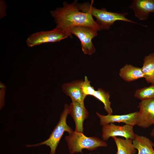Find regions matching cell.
I'll return each instance as SVG.
<instances>
[{
	"mask_svg": "<svg viewBox=\"0 0 154 154\" xmlns=\"http://www.w3.org/2000/svg\"><path fill=\"white\" fill-rule=\"evenodd\" d=\"M78 3L77 0L70 3L65 1L62 7L56 8L50 12L56 26L68 33L71 38H72V35L68 30L72 27L84 26L92 28L97 32L101 30L90 14L79 10Z\"/></svg>",
	"mask_w": 154,
	"mask_h": 154,
	"instance_id": "1",
	"label": "cell"
},
{
	"mask_svg": "<svg viewBox=\"0 0 154 154\" xmlns=\"http://www.w3.org/2000/svg\"><path fill=\"white\" fill-rule=\"evenodd\" d=\"M94 0L83 3H78L79 10L84 13H88L96 18V21L101 30L110 29V27L116 21H122L137 24L127 18L128 13H120L108 11L104 8L101 9L96 8L93 6Z\"/></svg>",
	"mask_w": 154,
	"mask_h": 154,
	"instance_id": "2",
	"label": "cell"
},
{
	"mask_svg": "<svg viewBox=\"0 0 154 154\" xmlns=\"http://www.w3.org/2000/svg\"><path fill=\"white\" fill-rule=\"evenodd\" d=\"M65 139L67 142L70 154L75 153H82L83 149L92 151L100 147H106V142L95 137H88L83 133L75 131L70 135L66 136Z\"/></svg>",
	"mask_w": 154,
	"mask_h": 154,
	"instance_id": "3",
	"label": "cell"
},
{
	"mask_svg": "<svg viewBox=\"0 0 154 154\" xmlns=\"http://www.w3.org/2000/svg\"><path fill=\"white\" fill-rule=\"evenodd\" d=\"M69 113V106L65 104L64 109L60 114L58 122L54 128L49 137L45 141L40 143L32 144H28L26 147H33L45 145L50 148V154H55L56 151L64 132H68L69 135L74 132L73 129L66 123V119Z\"/></svg>",
	"mask_w": 154,
	"mask_h": 154,
	"instance_id": "4",
	"label": "cell"
},
{
	"mask_svg": "<svg viewBox=\"0 0 154 154\" xmlns=\"http://www.w3.org/2000/svg\"><path fill=\"white\" fill-rule=\"evenodd\" d=\"M69 37V35L60 28L56 26L49 31H42L32 34L26 40L27 46L33 47L42 44L60 41Z\"/></svg>",
	"mask_w": 154,
	"mask_h": 154,
	"instance_id": "5",
	"label": "cell"
},
{
	"mask_svg": "<svg viewBox=\"0 0 154 154\" xmlns=\"http://www.w3.org/2000/svg\"><path fill=\"white\" fill-rule=\"evenodd\" d=\"M68 31L79 39L82 51L84 54L91 55L95 52L96 49L92 40L98 35V32L96 30L90 27L80 26L72 27Z\"/></svg>",
	"mask_w": 154,
	"mask_h": 154,
	"instance_id": "6",
	"label": "cell"
},
{
	"mask_svg": "<svg viewBox=\"0 0 154 154\" xmlns=\"http://www.w3.org/2000/svg\"><path fill=\"white\" fill-rule=\"evenodd\" d=\"M102 126V138L105 141L110 137H117L133 140L135 136V134L133 130V126L131 125L125 124L121 126L111 123Z\"/></svg>",
	"mask_w": 154,
	"mask_h": 154,
	"instance_id": "7",
	"label": "cell"
},
{
	"mask_svg": "<svg viewBox=\"0 0 154 154\" xmlns=\"http://www.w3.org/2000/svg\"><path fill=\"white\" fill-rule=\"evenodd\" d=\"M138 107L137 125L147 128L154 125V99L141 101Z\"/></svg>",
	"mask_w": 154,
	"mask_h": 154,
	"instance_id": "8",
	"label": "cell"
},
{
	"mask_svg": "<svg viewBox=\"0 0 154 154\" xmlns=\"http://www.w3.org/2000/svg\"><path fill=\"white\" fill-rule=\"evenodd\" d=\"M96 114L100 118V124L102 126L115 122L122 123L133 126L137 125L138 111L123 115H103L98 112Z\"/></svg>",
	"mask_w": 154,
	"mask_h": 154,
	"instance_id": "9",
	"label": "cell"
},
{
	"mask_svg": "<svg viewBox=\"0 0 154 154\" xmlns=\"http://www.w3.org/2000/svg\"><path fill=\"white\" fill-rule=\"evenodd\" d=\"M69 106V113L73 119L75 124V131L83 133V124L85 119L89 116L88 111L84 104L72 101Z\"/></svg>",
	"mask_w": 154,
	"mask_h": 154,
	"instance_id": "10",
	"label": "cell"
},
{
	"mask_svg": "<svg viewBox=\"0 0 154 154\" xmlns=\"http://www.w3.org/2000/svg\"><path fill=\"white\" fill-rule=\"evenodd\" d=\"M129 8L139 20H146L150 13H154V0H133Z\"/></svg>",
	"mask_w": 154,
	"mask_h": 154,
	"instance_id": "11",
	"label": "cell"
},
{
	"mask_svg": "<svg viewBox=\"0 0 154 154\" xmlns=\"http://www.w3.org/2000/svg\"><path fill=\"white\" fill-rule=\"evenodd\" d=\"M83 81L81 79L74 80L62 85V91L66 95L71 98L72 101L77 102L84 104L86 96L83 94L81 88Z\"/></svg>",
	"mask_w": 154,
	"mask_h": 154,
	"instance_id": "12",
	"label": "cell"
},
{
	"mask_svg": "<svg viewBox=\"0 0 154 154\" xmlns=\"http://www.w3.org/2000/svg\"><path fill=\"white\" fill-rule=\"evenodd\" d=\"M119 74L121 79L127 82L144 78L141 68L130 64H126L120 68Z\"/></svg>",
	"mask_w": 154,
	"mask_h": 154,
	"instance_id": "13",
	"label": "cell"
},
{
	"mask_svg": "<svg viewBox=\"0 0 154 154\" xmlns=\"http://www.w3.org/2000/svg\"><path fill=\"white\" fill-rule=\"evenodd\" d=\"M132 142L138 154H154V143L146 137L135 134Z\"/></svg>",
	"mask_w": 154,
	"mask_h": 154,
	"instance_id": "14",
	"label": "cell"
},
{
	"mask_svg": "<svg viewBox=\"0 0 154 154\" xmlns=\"http://www.w3.org/2000/svg\"><path fill=\"white\" fill-rule=\"evenodd\" d=\"M141 68L144 78L148 83H154V53L145 56Z\"/></svg>",
	"mask_w": 154,
	"mask_h": 154,
	"instance_id": "15",
	"label": "cell"
},
{
	"mask_svg": "<svg viewBox=\"0 0 154 154\" xmlns=\"http://www.w3.org/2000/svg\"><path fill=\"white\" fill-rule=\"evenodd\" d=\"M116 145V154H135L136 149L134 147L132 140L124 139L117 137H112Z\"/></svg>",
	"mask_w": 154,
	"mask_h": 154,
	"instance_id": "16",
	"label": "cell"
},
{
	"mask_svg": "<svg viewBox=\"0 0 154 154\" xmlns=\"http://www.w3.org/2000/svg\"><path fill=\"white\" fill-rule=\"evenodd\" d=\"M93 96L103 104L104 108L108 114H112L113 110L110 100V94L109 92H106L103 89L98 88L96 90Z\"/></svg>",
	"mask_w": 154,
	"mask_h": 154,
	"instance_id": "17",
	"label": "cell"
},
{
	"mask_svg": "<svg viewBox=\"0 0 154 154\" xmlns=\"http://www.w3.org/2000/svg\"><path fill=\"white\" fill-rule=\"evenodd\" d=\"M134 96L141 101L154 99V83L149 86L137 90Z\"/></svg>",
	"mask_w": 154,
	"mask_h": 154,
	"instance_id": "18",
	"label": "cell"
},
{
	"mask_svg": "<svg viewBox=\"0 0 154 154\" xmlns=\"http://www.w3.org/2000/svg\"><path fill=\"white\" fill-rule=\"evenodd\" d=\"M91 81L88 79L86 76H85L84 80L83 81L81 86L82 91L84 95L93 96L95 92L94 88L90 84Z\"/></svg>",
	"mask_w": 154,
	"mask_h": 154,
	"instance_id": "19",
	"label": "cell"
},
{
	"mask_svg": "<svg viewBox=\"0 0 154 154\" xmlns=\"http://www.w3.org/2000/svg\"><path fill=\"white\" fill-rule=\"evenodd\" d=\"M7 5L3 0L0 1V19H2L7 15L6 9Z\"/></svg>",
	"mask_w": 154,
	"mask_h": 154,
	"instance_id": "20",
	"label": "cell"
},
{
	"mask_svg": "<svg viewBox=\"0 0 154 154\" xmlns=\"http://www.w3.org/2000/svg\"><path fill=\"white\" fill-rule=\"evenodd\" d=\"M6 88H0V109H2L5 104V97Z\"/></svg>",
	"mask_w": 154,
	"mask_h": 154,
	"instance_id": "21",
	"label": "cell"
},
{
	"mask_svg": "<svg viewBox=\"0 0 154 154\" xmlns=\"http://www.w3.org/2000/svg\"><path fill=\"white\" fill-rule=\"evenodd\" d=\"M150 135L152 137L154 138V127L152 129L150 133Z\"/></svg>",
	"mask_w": 154,
	"mask_h": 154,
	"instance_id": "22",
	"label": "cell"
},
{
	"mask_svg": "<svg viewBox=\"0 0 154 154\" xmlns=\"http://www.w3.org/2000/svg\"><path fill=\"white\" fill-rule=\"evenodd\" d=\"M6 86L5 85L1 82H0V88H6Z\"/></svg>",
	"mask_w": 154,
	"mask_h": 154,
	"instance_id": "23",
	"label": "cell"
}]
</instances>
